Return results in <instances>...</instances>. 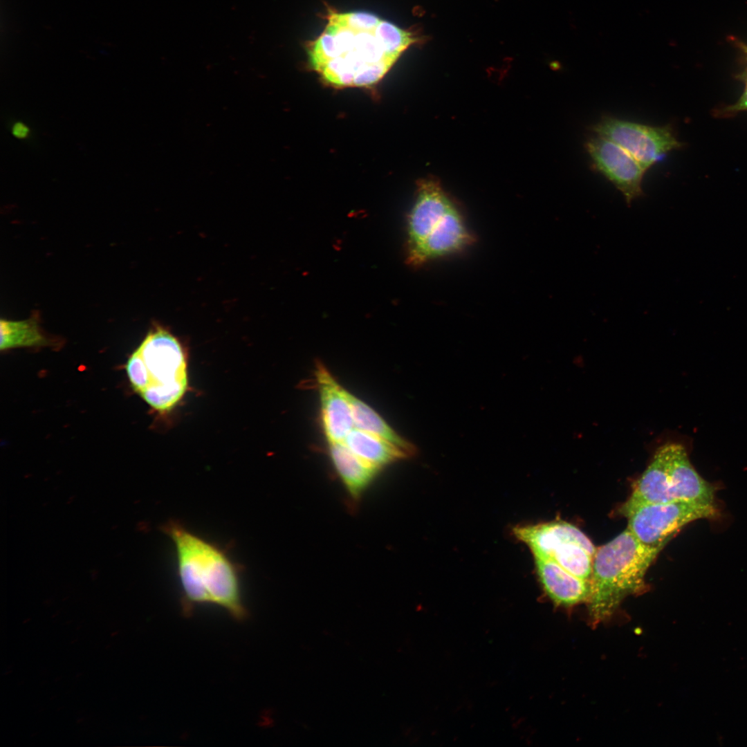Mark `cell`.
I'll list each match as a JSON object with an SVG mask.
<instances>
[{"mask_svg":"<svg viewBox=\"0 0 747 747\" xmlns=\"http://www.w3.org/2000/svg\"><path fill=\"white\" fill-rule=\"evenodd\" d=\"M321 35L307 45L311 68L338 87L380 81L409 46L425 39L366 12L330 10Z\"/></svg>","mask_w":747,"mask_h":747,"instance_id":"cell-1","label":"cell"},{"mask_svg":"<svg viewBox=\"0 0 747 747\" xmlns=\"http://www.w3.org/2000/svg\"><path fill=\"white\" fill-rule=\"evenodd\" d=\"M162 531L172 540L182 590L181 608L187 616L202 605H217L235 620H245L239 566L225 550L194 533L177 520H170Z\"/></svg>","mask_w":747,"mask_h":747,"instance_id":"cell-2","label":"cell"},{"mask_svg":"<svg viewBox=\"0 0 747 747\" xmlns=\"http://www.w3.org/2000/svg\"><path fill=\"white\" fill-rule=\"evenodd\" d=\"M125 367L133 389L160 413L173 409L188 391L185 350L181 340L160 324L152 326Z\"/></svg>","mask_w":747,"mask_h":747,"instance_id":"cell-3","label":"cell"},{"mask_svg":"<svg viewBox=\"0 0 747 747\" xmlns=\"http://www.w3.org/2000/svg\"><path fill=\"white\" fill-rule=\"evenodd\" d=\"M661 551L642 544L627 528L596 548L587 602L593 624L607 619L625 598L645 587V574Z\"/></svg>","mask_w":747,"mask_h":747,"instance_id":"cell-4","label":"cell"},{"mask_svg":"<svg viewBox=\"0 0 747 747\" xmlns=\"http://www.w3.org/2000/svg\"><path fill=\"white\" fill-rule=\"evenodd\" d=\"M714 488L694 468L685 448L667 443L656 450L620 513L627 517L642 505L674 501L714 505Z\"/></svg>","mask_w":747,"mask_h":747,"instance_id":"cell-5","label":"cell"},{"mask_svg":"<svg viewBox=\"0 0 747 747\" xmlns=\"http://www.w3.org/2000/svg\"><path fill=\"white\" fill-rule=\"evenodd\" d=\"M515 537L524 542L534 557L550 560L575 576L591 580L596 548L578 527L564 521L517 526Z\"/></svg>","mask_w":747,"mask_h":747,"instance_id":"cell-6","label":"cell"},{"mask_svg":"<svg viewBox=\"0 0 747 747\" xmlns=\"http://www.w3.org/2000/svg\"><path fill=\"white\" fill-rule=\"evenodd\" d=\"M463 219L437 179L421 181L407 219V252L455 232Z\"/></svg>","mask_w":747,"mask_h":747,"instance_id":"cell-7","label":"cell"},{"mask_svg":"<svg viewBox=\"0 0 747 747\" xmlns=\"http://www.w3.org/2000/svg\"><path fill=\"white\" fill-rule=\"evenodd\" d=\"M717 515L714 505L691 501H674L642 505L626 517L627 528L642 544L662 549L683 526Z\"/></svg>","mask_w":747,"mask_h":747,"instance_id":"cell-8","label":"cell"},{"mask_svg":"<svg viewBox=\"0 0 747 747\" xmlns=\"http://www.w3.org/2000/svg\"><path fill=\"white\" fill-rule=\"evenodd\" d=\"M592 130L625 149L645 171L668 152L682 147L669 125L649 126L604 117Z\"/></svg>","mask_w":747,"mask_h":747,"instance_id":"cell-9","label":"cell"},{"mask_svg":"<svg viewBox=\"0 0 747 747\" xmlns=\"http://www.w3.org/2000/svg\"><path fill=\"white\" fill-rule=\"evenodd\" d=\"M586 148L596 168L622 194L627 205L643 195L646 171L628 151L596 134L587 140Z\"/></svg>","mask_w":747,"mask_h":747,"instance_id":"cell-10","label":"cell"},{"mask_svg":"<svg viewBox=\"0 0 747 747\" xmlns=\"http://www.w3.org/2000/svg\"><path fill=\"white\" fill-rule=\"evenodd\" d=\"M315 374L320 394L322 425L327 439L329 443L344 441L355 425L344 388L322 363L317 364Z\"/></svg>","mask_w":747,"mask_h":747,"instance_id":"cell-11","label":"cell"},{"mask_svg":"<svg viewBox=\"0 0 747 747\" xmlns=\"http://www.w3.org/2000/svg\"><path fill=\"white\" fill-rule=\"evenodd\" d=\"M534 557L543 589L555 604L571 607L588 601L591 591L589 581L575 576L550 560Z\"/></svg>","mask_w":747,"mask_h":747,"instance_id":"cell-12","label":"cell"},{"mask_svg":"<svg viewBox=\"0 0 747 747\" xmlns=\"http://www.w3.org/2000/svg\"><path fill=\"white\" fill-rule=\"evenodd\" d=\"M329 453L350 497L358 500L380 469L360 459L344 441L329 443Z\"/></svg>","mask_w":747,"mask_h":747,"instance_id":"cell-13","label":"cell"},{"mask_svg":"<svg viewBox=\"0 0 747 747\" xmlns=\"http://www.w3.org/2000/svg\"><path fill=\"white\" fill-rule=\"evenodd\" d=\"M344 442L360 459L378 469L409 456L387 440L357 427L349 433Z\"/></svg>","mask_w":747,"mask_h":747,"instance_id":"cell-14","label":"cell"},{"mask_svg":"<svg viewBox=\"0 0 747 747\" xmlns=\"http://www.w3.org/2000/svg\"><path fill=\"white\" fill-rule=\"evenodd\" d=\"M356 427L376 434L403 450L408 455L414 452L412 445L395 432L369 406L344 389Z\"/></svg>","mask_w":747,"mask_h":747,"instance_id":"cell-15","label":"cell"},{"mask_svg":"<svg viewBox=\"0 0 747 747\" xmlns=\"http://www.w3.org/2000/svg\"><path fill=\"white\" fill-rule=\"evenodd\" d=\"M1 351L21 347H41L50 344V340L42 331L38 315L20 321L1 319Z\"/></svg>","mask_w":747,"mask_h":747,"instance_id":"cell-16","label":"cell"},{"mask_svg":"<svg viewBox=\"0 0 747 747\" xmlns=\"http://www.w3.org/2000/svg\"><path fill=\"white\" fill-rule=\"evenodd\" d=\"M742 82L744 84V88L738 100L733 104L721 107L716 109L714 111L716 116L720 118L732 117L739 113L747 111V80Z\"/></svg>","mask_w":747,"mask_h":747,"instance_id":"cell-17","label":"cell"},{"mask_svg":"<svg viewBox=\"0 0 747 747\" xmlns=\"http://www.w3.org/2000/svg\"><path fill=\"white\" fill-rule=\"evenodd\" d=\"M728 39L731 44L739 51L740 55H741V61L743 64V70L737 75V79L741 81L747 80V44L739 39V38L730 36Z\"/></svg>","mask_w":747,"mask_h":747,"instance_id":"cell-18","label":"cell"},{"mask_svg":"<svg viewBox=\"0 0 747 747\" xmlns=\"http://www.w3.org/2000/svg\"><path fill=\"white\" fill-rule=\"evenodd\" d=\"M11 133L18 139H27L30 135V129L28 125L21 121L14 122L11 127Z\"/></svg>","mask_w":747,"mask_h":747,"instance_id":"cell-19","label":"cell"}]
</instances>
